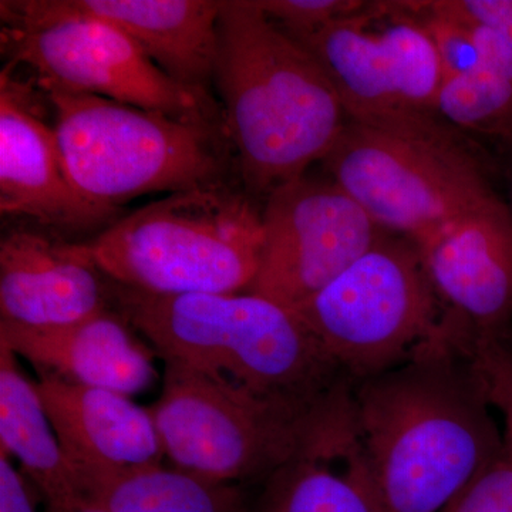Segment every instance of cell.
<instances>
[{"label": "cell", "mask_w": 512, "mask_h": 512, "mask_svg": "<svg viewBox=\"0 0 512 512\" xmlns=\"http://www.w3.org/2000/svg\"><path fill=\"white\" fill-rule=\"evenodd\" d=\"M84 12L119 26L174 82L210 93L218 57L220 2L74 0Z\"/></svg>", "instance_id": "cell-18"}, {"label": "cell", "mask_w": 512, "mask_h": 512, "mask_svg": "<svg viewBox=\"0 0 512 512\" xmlns=\"http://www.w3.org/2000/svg\"><path fill=\"white\" fill-rule=\"evenodd\" d=\"M437 111L457 130L510 140L512 80L481 63L473 72L444 80Z\"/></svg>", "instance_id": "cell-21"}, {"label": "cell", "mask_w": 512, "mask_h": 512, "mask_svg": "<svg viewBox=\"0 0 512 512\" xmlns=\"http://www.w3.org/2000/svg\"><path fill=\"white\" fill-rule=\"evenodd\" d=\"M262 245V211L228 183L168 194L89 242L111 281L154 295L247 292Z\"/></svg>", "instance_id": "cell-4"}, {"label": "cell", "mask_w": 512, "mask_h": 512, "mask_svg": "<svg viewBox=\"0 0 512 512\" xmlns=\"http://www.w3.org/2000/svg\"><path fill=\"white\" fill-rule=\"evenodd\" d=\"M0 450L20 463L47 505L80 503L76 478L64 456L36 383L18 356L0 342Z\"/></svg>", "instance_id": "cell-19"}, {"label": "cell", "mask_w": 512, "mask_h": 512, "mask_svg": "<svg viewBox=\"0 0 512 512\" xmlns=\"http://www.w3.org/2000/svg\"><path fill=\"white\" fill-rule=\"evenodd\" d=\"M264 245L247 292L296 309L382 237V228L330 178L303 175L262 210Z\"/></svg>", "instance_id": "cell-11"}, {"label": "cell", "mask_w": 512, "mask_h": 512, "mask_svg": "<svg viewBox=\"0 0 512 512\" xmlns=\"http://www.w3.org/2000/svg\"><path fill=\"white\" fill-rule=\"evenodd\" d=\"M137 330L114 309L60 328L0 322V342L28 360L37 375L133 396L157 380L154 357Z\"/></svg>", "instance_id": "cell-17"}, {"label": "cell", "mask_w": 512, "mask_h": 512, "mask_svg": "<svg viewBox=\"0 0 512 512\" xmlns=\"http://www.w3.org/2000/svg\"><path fill=\"white\" fill-rule=\"evenodd\" d=\"M261 485L247 512H384L357 430L352 384L323 403L298 453Z\"/></svg>", "instance_id": "cell-15"}, {"label": "cell", "mask_w": 512, "mask_h": 512, "mask_svg": "<svg viewBox=\"0 0 512 512\" xmlns=\"http://www.w3.org/2000/svg\"><path fill=\"white\" fill-rule=\"evenodd\" d=\"M464 18L495 30L512 49V0H446Z\"/></svg>", "instance_id": "cell-25"}, {"label": "cell", "mask_w": 512, "mask_h": 512, "mask_svg": "<svg viewBox=\"0 0 512 512\" xmlns=\"http://www.w3.org/2000/svg\"><path fill=\"white\" fill-rule=\"evenodd\" d=\"M36 386L76 484L93 474L163 464L150 409L124 394L53 376L39 375Z\"/></svg>", "instance_id": "cell-16"}, {"label": "cell", "mask_w": 512, "mask_h": 512, "mask_svg": "<svg viewBox=\"0 0 512 512\" xmlns=\"http://www.w3.org/2000/svg\"><path fill=\"white\" fill-rule=\"evenodd\" d=\"M393 22L372 30L376 3L352 18L292 37L316 60L353 123L481 157L470 138L437 111L444 76L436 47L403 3Z\"/></svg>", "instance_id": "cell-7"}, {"label": "cell", "mask_w": 512, "mask_h": 512, "mask_svg": "<svg viewBox=\"0 0 512 512\" xmlns=\"http://www.w3.org/2000/svg\"><path fill=\"white\" fill-rule=\"evenodd\" d=\"M322 404L302 412L165 360L163 392L148 409L174 467L241 485L261 484L291 460Z\"/></svg>", "instance_id": "cell-9"}, {"label": "cell", "mask_w": 512, "mask_h": 512, "mask_svg": "<svg viewBox=\"0 0 512 512\" xmlns=\"http://www.w3.org/2000/svg\"><path fill=\"white\" fill-rule=\"evenodd\" d=\"M42 92L55 111L70 181L97 207L119 212L140 195L227 183L229 140L221 128L92 94Z\"/></svg>", "instance_id": "cell-5"}, {"label": "cell", "mask_w": 512, "mask_h": 512, "mask_svg": "<svg viewBox=\"0 0 512 512\" xmlns=\"http://www.w3.org/2000/svg\"><path fill=\"white\" fill-rule=\"evenodd\" d=\"M214 84L247 191L268 197L322 163L348 123L322 66L258 0H224Z\"/></svg>", "instance_id": "cell-2"}, {"label": "cell", "mask_w": 512, "mask_h": 512, "mask_svg": "<svg viewBox=\"0 0 512 512\" xmlns=\"http://www.w3.org/2000/svg\"><path fill=\"white\" fill-rule=\"evenodd\" d=\"M276 25L291 37L309 35L336 20L360 15L372 3L353 0H258Z\"/></svg>", "instance_id": "cell-23"}, {"label": "cell", "mask_w": 512, "mask_h": 512, "mask_svg": "<svg viewBox=\"0 0 512 512\" xmlns=\"http://www.w3.org/2000/svg\"><path fill=\"white\" fill-rule=\"evenodd\" d=\"M28 481L13 466L9 454L0 450V512H37Z\"/></svg>", "instance_id": "cell-26"}, {"label": "cell", "mask_w": 512, "mask_h": 512, "mask_svg": "<svg viewBox=\"0 0 512 512\" xmlns=\"http://www.w3.org/2000/svg\"><path fill=\"white\" fill-rule=\"evenodd\" d=\"M322 164L383 231L413 244L497 195L481 157L349 120Z\"/></svg>", "instance_id": "cell-10"}, {"label": "cell", "mask_w": 512, "mask_h": 512, "mask_svg": "<svg viewBox=\"0 0 512 512\" xmlns=\"http://www.w3.org/2000/svg\"><path fill=\"white\" fill-rule=\"evenodd\" d=\"M111 308L164 360L302 412L350 383L295 309L255 293L154 295L111 281Z\"/></svg>", "instance_id": "cell-3"}, {"label": "cell", "mask_w": 512, "mask_h": 512, "mask_svg": "<svg viewBox=\"0 0 512 512\" xmlns=\"http://www.w3.org/2000/svg\"><path fill=\"white\" fill-rule=\"evenodd\" d=\"M295 311L350 383L409 360L443 316L419 249L389 232Z\"/></svg>", "instance_id": "cell-8"}, {"label": "cell", "mask_w": 512, "mask_h": 512, "mask_svg": "<svg viewBox=\"0 0 512 512\" xmlns=\"http://www.w3.org/2000/svg\"><path fill=\"white\" fill-rule=\"evenodd\" d=\"M458 340L488 403L503 417L504 454L512 463V342L480 338L467 330H461Z\"/></svg>", "instance_id": "cell-22"}, {"label": "cell", "mask_w": 512, "mask_h": 512, "mask_svg": "<svg viewBox=\"0 0 512 512\" xmlns=\"http://www.w3.org/2000/svg\"><path fill=\"white\" fill-rule=\"evenodd\" d=\"M510 339L512 340V335H511V338H510Z\"/></svg>", "instance_id": "cell-28"}, {"label": "cell", "mask_w": 512, "mask_h": 512, "mask_svg": "<svg viewBox=\"0 0 512 512\" xmlns=\"http://www.w3.org/2000/svg\"><path fill=\"white\" fill-rule=\"evenodd\" d=\"M111 308V279L89 242L16 227L0 241V322L23 328L72 325Z\"/></svg>", "instance_id": "cell-14"}, {"label": "cell", "mask_w": 512, "mask_h": 512, "mask_svg": "<svg viewBox=\"0 0 512 512\" xmlns=\"http://www.w3.org/2000/svg\"><path fill=\"white\" fill-rule=\"evenodd\" d=\"M357 430L384 512H440L504 453L456 322L392 370L352 383Z\"/></svg>", "instance_id": "cell-1"}, {"label": "cell", "mask_w": 512, "mask_h": 512, "mask_svg": "<svg viewBox=\"0 0 512 512\" xmlns=\"http://www.w3.org/2000/svg\"><path fill=\"white\" fill-rule=\"evenodd\" d=\"M0 46L42 90L92 94L225 131L210 93L188 89L151 62L119 26L74 0H3Z\"/></svg>", "instance_id": "cell-6"}, {"label": "cell", "mask_w": 512, "mask_h": 512, "mask_svg": "<svg viewBox=\"0 0 512 512\" xmlns=\"http://www.w3.org/2000/svg\"><path fill=\"white\" fill-rule=\"evenodd\" d=\"M45 94L35 80L16 76L8 64L0 73V212L26 217L49 231L104 229L119 212L92 204L76 190L57 141L43 117Z\"/></svg>", "instance_id": "cell-12"}, {"label": "cell", "mask_w": 512, "mask_h": 512, "mask_svg": "<svg viewBox=\"0 0 512 512\" xmlns=\"http://www.w3.org/2000/svg\"><path fill=\"white\" fill-rule=\"evenodd\" d=\"M440 512H512V463L501 454L471 478Z\"/></svg>", "instance_id": "cell-24"}, {"label": "cell", "mask_w": 512, "mask_h": 512, "mask_svg": "<svg viewBox=\"0 0 512 512\" xmlns=\"http://www.w3.org/2000/svg\"><path fill=\"white\" fill-rule=\"evenodd\" d=\"M45 512H106L99 508L92 507L84 503H74L70 505H46Z\"/></svg>", "instance_id": "cell-27"}, {"label": "cell", "mask_w": 512, "mask_h": 512, "mask_svg": "<svg viewBox=\"0 0 512 512\" xmlns=\"http://www.w3.org/2000/svg\"><path fill=\"white\" fill-rule=\"evenodd\" d=\"M414 245L443 309L480 338H511L512 210L498 195Z\"/></svg>", "instance_id": "cell-13"}, {"label": "cell", "mask_w": 512, "mask_h": 512, "mask_svg": "<svg viewBox=\"0 0 512 512\" xmlns=\"http://www.w3.org/2000/svg\"><path fill=\"white\" fill-rule=\"evenodd\" d=\"M80 503L106 512H247L241 487L163 464L77 480Z\"/></svg>", "instance_id": "cell-20"}]
</instances>
